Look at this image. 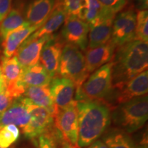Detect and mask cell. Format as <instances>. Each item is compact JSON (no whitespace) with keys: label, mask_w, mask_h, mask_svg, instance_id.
<instances>
[{"label":"cell","mask_w":148,"mask_h":148,"mask_svg":"<svg viewBox=\"0 0 148 148\" xmlns=\"http://www.w3.org/2000/svg\"><path fill=\"white\" fill-rule=\"evenodd\" d=\"M12 1V0H0V23L11 10Z\"/></svg>","instance_id":"cell-32"},{"label":"cell","mask_w":148,"mask_h":148,"mask_svg":"<svg viewBox=\"0 0 148 148\" xmlns=\"http://www.w3.org/2000/svg\"><path fill=\"white\" fill-rule=\"evenodd\" d=\"M119 129L131 134L141 128L148 118L147 95L135 97L116 107L111 115Z\"/></svg>","instance_id":"cell-3"},{"label":"cell","mask_w":148,"mask_h":148,"mask_svg":"<svg viewBox=\"0 0 148 148\" xmlns=\"http://www.w3.org/2000/svg\"><path fill=\"white\" fill-rule=\"evenodd\" d=\"M51 77L40 62L22 69V71L13 89L9 94L14 99L23 95L29 86H49Z\"/></svg>","instance_id":"cell-8"},{"label":"cell","mask_w":148,"mask_h":148,"mask_svg":"<svg viewBox=\"0 0 148 148\" xmlns=\"http://www.w3.org/2000/svg\"><path fill=\"white\" fill-rule=\"evenodd\" d=\"M20 132L18 127L10 124L0 130V147L8 148L19 137Z\"/></svg>","instance_id":"cell-27"},{"label":"cell","mask_w":148,"mask_h":148,"mask_svg":"<svg viewBox=\"0 0 148 148\" xmlns=\"http://www.w3.org/2000/svg\"><path fill=\"white\" fill-rule=\"evenodd\" d=\"M112 66L111 60L95 70L76 90L75 100H101L106 97L112 86Z\"/></svg>","instance_id":"cell-4"},{"label":"cell","mask_w":148,"mask_h":148,"mask_svg":"<svg viewBox=\"0 0 148 148\" xmlns=\"http://www.w3.org/2000/svg\"><path fill=\"white\" fill-rule=\"evenodd\" d=\"M136 14L132 8L121 11L114 16L110 40L119 47L135 39Z\"/></svg>","instance_id":"cell-7"},{"label":"cell","mask_w":148,"mask_h":148,"mask_svg":"<svg viewBox=\"0 0 148 148\" xmlns=\"http://www.w3.org/2000/svg\"><path fill=\"white\" fill-rule=\"evenodd\" d=\"M22 96L33 104L46 109L55 117L58 108L53 102L49 86H29Z\"/></svg>","instance_id":"cell-20"},{"label":"cell","mask_w":148,"mask_h":148,"mask_svg":"<svg viewBox=\"0 0 148 148\" xmlns=\"http://www.w3.org/2000/svg\"><path fill=\"white\" fill-rule=\"evenodd\" d=\"M0 148H1V147H0Z\"/></svg>","instance_id":"cell-39"},{"label":"cell","mask_w":148,"mask_h":148,"mask_svg":"<svg viewBox=\"0 0 148 148\" xmlns=\"http://www.w3.org/2000/svg\"><path fill=\"white\" fill-rule=\"evenodd\" d=\"M51 36H42L34 40H28L27 38L21 44L14 56L22 69L35 65L39 62L42 48Z\"/></svg>","instance_id":"cell-15"},{"label":"cell","mask_w":148,"mask_h":148,"mask_svg":"<svg viewBox=\"0 0 148 148\" xmlns=\"http://www.w3.org/2000/svg\"><path fill=\"white\" fill-rule=\"evenodd\" d=\"M24 99L29 114L28 123L22 129L24 136L32 139L51 130L54 124V117L52 114L46 109L33 104L27 98L24 97Z\"/></svg>","instance_id":"cell-6"},{"label":"cell","mask_w":148,"mask_h":148,"mask_svg":"<svg viewBox=\"0 0 148 148\" xmlns=\"http://www.w3.org/2000/svg\"><path fill=\"white\" fill-rule=\"evenodd\" d=\"M76 101V100H75ZM78 147H86L104 134L111 122L110 110L101 100L76 101Z\"/></svg>","instance_id":"cell-1"},{"label":"cell","mask_w":148,"mask_h":148,"mask_svg":"<svg viewBox=\"0 0 148 148\" xmlns=\"http://www.w3.org/2000/svg\"><path fill=\"white\" fill-rule=\"evenodd\" d=\"M113 58L112 82L115 84L127 82L147 70L148 42L133 40L119 47Z\"/></svg>","instance_id":"cell-2"},{"label":"cell","mask_w":148,"mask_h":148,"mask_svg":"<svg viewBox=\"0 0 148 148\" xmlns=\"http://www.w3.org/2000/svg\"><path fill=\"white\" fill-rule=\"evenodd\" d=\"M29 120V114L23 96L14 99L10 106L0 115V126L12 124L23 129Z\"/></svg>","instance_id":"cell-17"},{"label":"cell","mask_w":148,"mask_h":148,"mask_svg":"<svg viewBox=\"0 0 148 148\" xmlns=\"http://www.w3.org/2000/svg\"><path fill=\"white\" fill-rule=\"evenodd\" d=\"M103 142L108 148H143L129 134L119 128L112 129L103 135Z\"/></svg>","instance_id":"cell-23"},{"label":"cell","mask_w":148,"mask_h":148,"mask_svg":"<svg viewBox=\"0 0 148 148\" xmlns=\"http://www.w3.org/2000/svg\"><path fill=\"white\" fill-rule=\"evenodd\" d=\"M75 85L71 79L66 77L55 76L49 85L51 97L58 109L63 108L69 105L73 99Z\"/></svg>","instance_id":"cell-13"},{"label":"cell","mask_w":148,"mask_h":148,"mask_svg":"<svg viewBox=\"0 0 148 148\" xmlns=\"http://www.w3.org/2000/svg\"><path fill=\"white\" fill-rule=\"evenodd\" d=\"M56 0H33L26 10V20L31 25L42 26L54 8Z\"/></svg>","instance_id":"cell-19"},{"label":"cell","mask_w":148,"mask_h":148,"mask_svg":"<svg viewBox=\"0 0 148 148\" xmlns=\"http://www.w3.org/2000/svg\"><path fill=\"white\" fill-rule=\"evenodd\" d=\"M3 92V90H1V88H0V93H1V92Z\"/></svg>","instance_id":"cell-37"},{"label":"cell","mask_w":148,"mask_h":148,"mask_svg":"<svg viewBox=\"0 0 148 148\" xmlns=\"http://www.w3.org/2000/svg\"><path fill=\"white\" fill-rule=\"evenodd\" d=\"M135 39L140 41H148V12L147 10L138 11L136 14Z\"/></svg>","instance_id":"cell-26"},{"label":"cell","mask_w":148,"mask_h":148,"mask_svg":"<svg viewBox=\"0 0 148 148\" xmlns=\"http://www.w3.org/2000/svg\"><path fill=\"white\" fill-rule=\"evenodd\" d=\"M0 69L5 86V92L9 95L21 75L22 68L14 55L10 58L3 57L1 59Z\"/></svg>","instance_id":"cell-22"},{"label":"cell","mask_w":148,"mask_h":148,"mask_svg":"<svg viewBox=\"0 0 148 148\" xmlns=\"http://www.w3.org/2000/svg\"><path fill=\"white\" fill-rule=\"evenodd\" d=\"M63 42L51 36L44 44L40 52L39 62L52 77L58 73Z\"/></svg>","instance_id":"cell-14"},{"label":"cell","mask_w":148,"mask_h":148,"mask_svg":"<svg viewBox=\"0 0 148 148\" xmlns=\"http://www.w3.org/2000/svg\"><path fill=\"white\" fill-rule=\"evenodd\" d=\"M14 100V98L10 97L6 92L0 93V115L10 106Z\"/></svg>","instance_id":"cell-31"},{"label":"cell","mask_w":148,"mask_h":148,"mask_svg":"<svg viewBox=\"0 0 148 148\" xmlns=\"http://www.w3.org/2000/svg\"><path fill=\"white\" fill-rule=\"evenodd\" d=\"M111 90L115 92L114 99L118 105L133 98L146 95L148 91L147 70L138 74L127 82L112 85Z\"/></svg>","instance_id":"cell-10"},{"label":"cell","mask_w":148,"mask_h":148,"mask_svg":"<svg viewBox=\"0 0 148 148\" xmlns=\"http://www.w3.org/2000/svg\"><path fill=\"white\" fill-rule=\"evenodd\" d=\"M58 3L62 6L66 16H76L80 18L84 0H58Z\"/></svg>","instance_id":"cell-28"},{"label":"cell","mask_w":148,"mask_h":148,"mask_svg":"<svg viewBox=\"0 0 148 148\" xmlns=\"http://www.w3.org/2000/svg\"><path fill=\"white\" fill-rule=\"evenodd\" d=\"M116 46L110 40L106 44L94 48H88L85 54L86 71L89 74L101 66L110 62L113 58Z\"/></svg>","instance_id":"cell-16"},{"label":"cell","mask_w":148,"mask_h":148,"mask_svg":"<svg viewBox=\"0 0 148 148\" xmlns=\"http://www.w3.org/2000/svg\"><path fill=\"white\" fill-rule=\"evenodd\" d=\"M54 123L66 141L74 147H78V121L76 101H72L63 108L58 109L54 117Z\"/></svg>","instance_id":"cell-9"},{"label":"cell","mask_w":148,"mask_h":148,"mask_svg":"<svg viewBox=\"0 0 148 148\" xmlns=\"http://www.w3.org/2000/svg\"><path fill=\"white\" fill-rule=\"evenodd\" d=\"M86 148H108L107 146L105 145V143L103 141L99 140H95V142L90 144V145H88V147Z\"/></svg>","instance_id":"cell-33"},{"label":"cell","mask_w":148,"mask_h":148,"mask_svg":"<svg viewBox=\"0 0 148 148\" xmlns=\"http://www.w3.org/2000/svg\"><path fill=\"white\" fill-rule=\"evenodd\" d=\"M53 135L49 130L38 136V148H57Z\"/></svg>","instance_id":"cell-30"},{"label":"cell","mask_w":148,"mask_h":148,"mask_svg":"<svg viewBox=\"0 0 148 148\" xmlns=\"http://www.w3.org/2000/svg\"><path fill=\"white\" fill-rule=\"evenodd\" d=\"M25 22L19 8L11 9L4 19L0 23V38L3 40L10 32L21 27Z\"/></svg>","instance_id":"cell-24"},{"label":"cell","mask_w":148,"mask_h":148,"mask_svg":"<svg viewBox=\"0 0 148 148\" xmlns=\"http://www.w3.org/2000/svg\"><path fill=\"white\" fill-rule=\"evenodd\" d=\"M105 8L112 11L114 14L124 8L127 0H98Z\"/></svg>","instance_id":"cell-29"},{"label":"cell","mask_w":148,"mask_h":148,"mask_svg":"<svg viewBox=\"0 0 148 148\" xmlns=\"http://www.w3.org/2000/svg\"><path fill=\"white\" fill-rule=\"evenodd\" d=\"M41 26L31 25L27 21L21 27L10 32L3 40V53L5 58H10L15 54L21 44Z\"/></svg>","instance_id":"cell-18"},{"label":"cell","mask_w":148,"mask_h":148,"mask_svg":"<svg viewBox=\"0 0 148 148\" xmlns=\"http://www.w3.org/2000/svg\"><path fill=\"white\" fill-rule=\"evenodd\" d=\"M61 148H78V147H74L71 145V144H70L69 142L66 141V140H64L63 143H62V147Z\"/></svg>","instance_id":"cell-35"},{"label":"cell","mask_w":148,"mask_h":148,"mask_svg":"<svg viewBox=\"0 0 148 148\" xmlns=\"http://www.w3.org/2000/svg\"><path fill=\"white\" fill-rule=\"evenodd\" d=\"M58 73L61 77H66L79 89L88 77L84 56L79 48L71 44L64 45L60 56Z\"/></svg>","instance_id":"cell-5"},{"label":"cell","mask_w":148,"mask_h":148,"mask_svg":"<svg viewBox=\"0 0 148 148\" xmlns=\"http://www.w3.org/2000/svg\"><path fill=\"white\" fill-rule=\"evenodd\" d=\"M140 8L143 10H145L147 8V0H140L139 1Z\"/></svg>","instance_id":"cell-34"},{"label":"cell","mask_w":148,"mask_h":148,"mask_svg":"<svg viewBox=\"0 0 148 148\" xmlns=\"http://www.w3.org/2000/svg\"><path fill=\"white\" fill-rule=\"evenodd\" d=\"M66 17L65 11L60 3L55 4L52 12L40 28L31 34L27 39L34 40L42 36H51L63 24Z\"/></svg>","instance_id":"cell-21"},{"label":"cell","mask_w":148,"mask_h":148,"mask_svg":"<svg viewBox=\"0 0 148 148\" xmlns=\"http://www.w3.org/2000/svg\"><path fill=\"white\" fill-rule=\"evenodd\" d=\"M109 11L110 10L105 8L98 0H84L80 19L86 22L89 25Z\"/></svg>","instance_id":"cell-25"},{"label":"cell","mask_w":148,"mask_h":148,"mask_svg":"<svg viewBox=\"0 0 148 148\" xmlns=\"http://www.w3.org/2000/svg\"><path fill=\"white\" fill-rule=\"evenodd\" d=\"M1 126H0V130H1Z\"/></svg>","instance_id":"cell-38"},{"label":"cell","mask_w":148,"mask_h":148,"mask_svg":"<svg viewBox=\"0 0 148 148\" xmlns=\"http://www.w3.org/2000/svg\"><path fill=\"white\" fill-rule=\"evenodd\" d=\"M114 16L115 14L109 11L88 25V48L97 47L110 40Z\"/></svg>","instance_id":"cell-12"},{"label":"cell","mask_w":148,"mask_h":148,"mask_svg":"<svg viewBox=\"0 0 148 148\" xmlns=\"http://www.w3.org/2000/svg\"><path fill=\"white\" fill-rule=\"evenodd\" d=\"M0 88H1V90H2L3 92H5V86H4V84H3V78H2V75H1V69H0Z\"/></svg>","instance_id":"cell-36"},{"label":"cell","mask_w":148,"mask_h":148,"mask_svg":"<svg viewBox=\"0 0 148 148\" xmlns=\"http://www.w3.org/2000/svg\"><path fill=\"white\" fill-rule=\"evenodd\" d=\"M62 29V38L67 44L73 45L82 51L88 46V24L76 16H66Z\"/></svg>","instance_id":"cell-11"}]
</instances>
